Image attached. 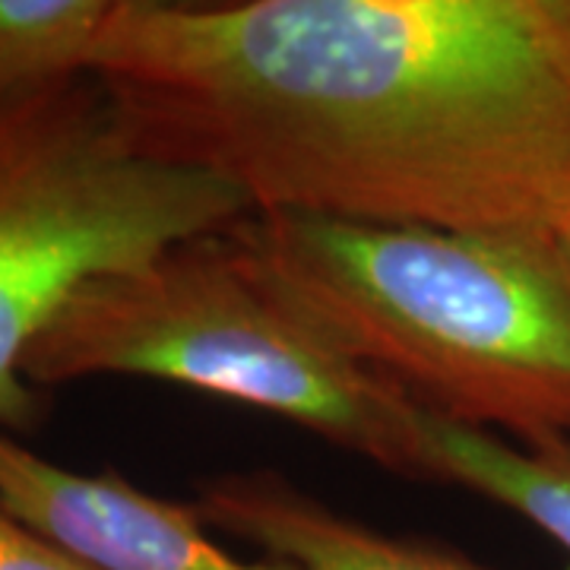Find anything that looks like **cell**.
Returning <instances> with one entry per match:
<instances>
[{
	"mask_svg": "<svg viewBox=\"0 0 570 570\" xmlns=\"http://www.w3.org/2000/svg\"><path fill=\"white\" fill-rule=\"evenodd\" d=\"M89 73L254 213L549 235L570 209V0H115Z\"/></svg>",
	"mask_w": 570,
	"mask_h": 570,
	"instance_id": "1",
	"label": "cell"
},
{
	"mask_svg": "<svg viewBox=\"0 0 570 570\" xmlns=\"http://www.w3.org/2000/svg\"><path fill=\"white\" fill-rule=\"evenodd\" d=\"M250 273L412 403L520 444L570 438V269L549 235L250 213Z\"/></svg>",
	"mask_w": 570,
	"mask_h": 570,
	"instance_id": "2",
	"label": "cell"
},
{
	"mask_svg": "<svg viewBox=\"0 0 570 570\" xmlns=\"http://www.w3.org/2000/svg\"><path fill=\"white\" fill-rule=\"evenodd\" d=\"M124 374L266 409L409 479H428L415 403L266 288L228 232L80 288L26 352L55 387Z\"/></svg>",
	"mask_w": 570,
	"mask_h": 570,
	"instance_id": "3",
	"label": "cell"
},
{
	"mask_svg": "<svg viewBox=\"0 0 570 570\" xmlns=\"http://www.w3.org/2000/svg\"><path fill=\"white\" fill-rule=\"evenodd\" d=\"M250 213L238 184L149 153L96 73L0 99V428L39 422L22 362L80 288Z\"/></svg>",
	"mask_w": 570,
	"mask_h": 570,
	"instance_id": "4",
	"label": "cell"
},
{
	"mask_svg": "<svg viewBox=\"0 0 570 570\" xmlns=\"http://www.w3.org/2000/svg\"><path fill=\"white\" fill-rule=\"evenodd\" d=\"M0 504L92 570H295L219 549L197 504H175L124 475L73 472L0 428Z\"/></svg>",
	"mask_w": 570,
	"mask_h": 570,
	"instance_id": "5",
	"label": "cell"
},
{
	"mask_svg": "<svg viewBox=\"0 0 570 570\" xmlns=\"http://www.w3.org/2000/svg\"><path fill=\"white\" fill-rule=\"evenodd\" d=\"M206 527L254 542L295 570H491L448 549L390 539L326 510L276 472H228L206 482Z\"/></svg>",
	"mask_w": 570,
	"mask_h": 570,
	"instance_id": "6",
	"label": "cell"
},
{
	"mask_svg": "<svg viewBox=\"0 0 570 570\" xmlns=\"http://www.w3.org/2000/svg\"><path fill=\"white\" fill-rule=\"evenodd\" d=\"M415 428L431 482H453L527 517L570 551V438L520 444L415 403Z\"/></svg>",
	"mask_w": 570,
	"mask_h": 570,
	"instance_id": "7",
	"label": "cell"
},
{
	"mask_svg": "<svg viewBox=\"0 0 570 570\" xmlns=\"http://www.w3.org/2000/svg\"><path fill=\"white\" fill-rule=\"evenodd\" d=\"M115 0H0V99L89 73Z\"/></svg>",
	"mask_w": 570,
	"mask_h": 570,
	"instance_id": "8",
	"label": "cell"
},
{
	"mask_svg": "<svg viewBox=\"0 0 570 570\" xmlns=\"http://www.w3.org/2000/svg\"><path fill=\"white\" fill-rule=\"evenodd\" d=\"M0 570H92L0 504Z\"/></svg>",
	"mask_w": 570,
	"mask_h": 570,
	"instance_id": "9",
	"label": "cell"
},
{
	"mask_svg": "<svg viewBox=\"0 0 570 570\" xmlns=\"http://www.w3.org/2000/svg\"><path fill=\"white\" fill-rule=\"evenodd\" d=\"M551 238H554V245H558V250H561V257H564V264L570 269V209L551 228Z\"/></svg>",
	"mask_w": 570,
	"mask_h": 570,
	"instance_id": "10",
	"label": "cell"
}]
</instances>
